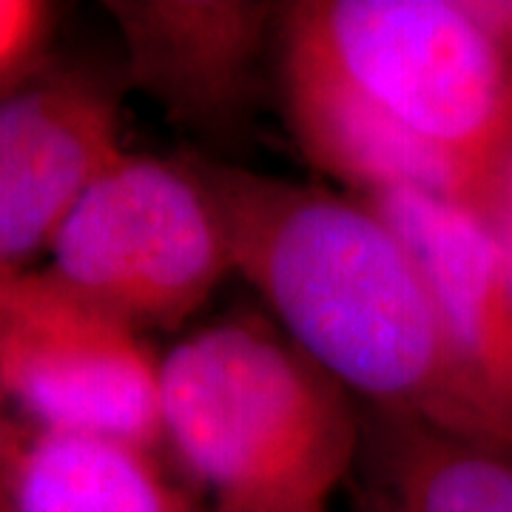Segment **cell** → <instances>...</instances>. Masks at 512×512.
I'll return each instance as SVG.
<instances>
[{
	"label": "cell",
	"instance_id": "cell-1",
	"mask_svg": "<svg viewBox=\"0 0 512 512\" xmlns=\"http://www.w3.org/2000/svg\"><path fill=\"white\" fill-rule=\"evenodd\" d=\"M231 268L276 325L353 399L501 447L467 402L419 265L362 197L200 165Z\"/></svg>",
	"mask_w": 512,
	"mask_h": 512
},
{
	"label": "cell",
	"instance_id": "cell-2",
	"mask_svg": "<svg viewBox=\"0 0 512 512\" xmlns=\"http://www.w3.org/2000/svg\"><path fill=\"white\" fill-rule=\"evenodd\" d=\"M356 399L259 316L160 356L163 453L211 510H328L362 447Z\"/></svg>",
	"mask_w": 512,
	"mask_h": 512
},
{
	"label": "cell",
	"instance_id": "cell-3",
	"mask_svg": "<svg viewBox=\"0 0 512 512\" xmlns=\"http://www.w3.org/2000/svg\"><path fill=\"white\" fill-rule=\"evenodd\" d=\"M279 40L473 180L512 114V60L467 0H305Z\"/></svg>",
	"mask_w": 512,
	"mask_h": 512
},
{
	"label": "cell",
	"instance_id": "cell-4",
	"mask_svg": "<svg viewBox=\"0 0 512 512\" xmlns=\"http://www.w3.org/2000/svg\"><path fill=\"white\" fill-rule=\"evenodd\" d=\"M46 271L140 330H174L231 268L200 165L123 151L60 225Z\"/></svg>",
	"mask_w": 512,
	"mask_h": 512
},
{
	"label": "cell",
	"instance_id": "cell-5",
	"mask_svg": "<svg viewBox=\"0 0 512 512\" xmlns=\"http://www.w3.org/2000/svg\"><path fill=\"white\" fill-rule=\"evenodd\" d=\"M0 396L37 430L163 453L160 356L143 330L46 268L0 274Z\"/></svg>",
	"mask_w": 512,
	"mask_h": 512
},
{
	"label": "cell",
	"instance_id": "cell-6",
	"mask_svg": "<svg viewBox=\"0 0 512 512\" xmlns=\"http://www.w3.org/2000/svg\"><path fill=\"white\" fill-rule=\"evenodd\" d=\"M362 200L413 254L467 402L512 450V293L484 225L467 202L424 191Z\"/></svg>",
	"mask_w": 512,
	"mask_h": 512
},
{
	"label": "cell",
	"instance_id": "cell-7",
	"mask_svg": "<svg viewBox=\"0 0 512 512\" xmlns=\"http://www.w3.org/2000/svg\"><path fill=\"white\" fill-rule=\"evenodd\" d=\"M117 100L60 74L0 97V274L32 268L89 185L123 154Z\"/></svg>",
	"mask_w": 512,
	"mask_h": 512
},
{
	"label": "cell",
	"instance_id": "cell-8",
	"mask_svg": "<svg viewBox=\"0 0 512 512\" xmlns=\"http://www.w3.org/2000/svg\"><path fill=\"white\" fill-rule=\"evenodd\" d=\"M131 80L183 126L211 128L245 109L276 15L245 0H117Z\"/></svg>",
	"mask_w": 512,
	"mask_h": 512
},
{
	"label": "cell",
	"instance_id": "cell-9",
	"mask_svg": "<svg viewBox=\"0 0 512 512\" xmlns=\"http://www.w3.org/2000/svg\"><path fill=\"white\" fill-rule=\"evenodd\" d=\"M288 126L308 163L356 197L424 191L467 202L473 174L413 140L311 55L282 43Z\"/></svg>",
	"mask_w": 512,
	"mask_h": 512
},
{
	"label": "cell",
	"instance_id": "cell-10",
	"mask_svg": "<svg viewBox=\"0 0 512 512\" xmlns=\"http://www.w3.org/2000/svg\"><path fill=\"white\" fill-rule=\"evenodd\" d=\"M157 450L12 421L6 512H208Z\"/></svg>",
	"mask_w": 512,
	"mask_h": 512
},
{
	"label": "cell",
	"instance_id": "cell-11",
	"mask_svg": "<svg viewBox=\"0 0 512 512\" xmlns=\"http://www.w3.org/2000/svg\"><path fill=\"white\" fill-rule=\"evenodd\" d=\"M353 510L512 512V450L367 410Z\"/></svg>",
	"mask_w": 512,
	"mask_h": 512
},
{
	"label": "cell",
	"instance_id": "cell-12",
	"mask_svg": "<svg viewBox=\"0 0 512 512\" xmlns=\"http://www.w3.org/2000/svg\"><path fill=\"white\" fill-rule=\"evenodd\" d=\"M467 205L493 242L512 293V114L493 148L481 160Z\"/></svg>",
	"mask_w": 512,
	"mask_h": 512
},
{
	"label": "cell",
	"instance_id": "cell-13",
	"mask_svg": "<svg viewBox=\"0 0 512 512\" xmlns=\"http://www.w3.org/2000/svg\"><path fill=\"white\" fill-rule=\"evenodd\" d=\"M52 26V6L37 0H0V97L40 55Z\"/></svg>",
	"mask_w": 512,
	"mask_h": 512
},
{
	"label": "cell",
	"instance_id": "cell-14",
	"mask_svg": "<svg viewBox=\"0 0 512 512\" xmlns=\"http://www.w3.org/2000/svg\"><path fill=\"white\" fill-rule=\"evenodd\" d=\"M12 416L0 396V512H6V447H9V430H12Z\"/></svg>",
	"mask_w": 512,
	"mask_h": 512
},
{
	"label": "cell",
	"instance_id": "cell-15",
	"mask_svg": "<svg viewBox=\"0 0 512 512\" xmlns=\"http://www.w3.org/2000/svg\"><path fill=\"white\" fill-rule=\"evenodd\" d=\"M208 512H228V510H211V507H208ZM305 512H328V510H305Z\"/></svg>",
	"mask_w": 512,
	"mask_h": 512
},
{
	"label": "cell",
	"instance_id": "cell-16",
	"mask_svg": "<svg viewBox=\"0 0 512 512\" xmlns=\"http://www.w3.org/2000/svg\"><path fill=\"white\" fill-rule=\"evenodd\" d=\"M356 512H362V510H356Z\"/></svg>",
	"mask_w": 512,
	"mask_h": 512
}]
</instances>
